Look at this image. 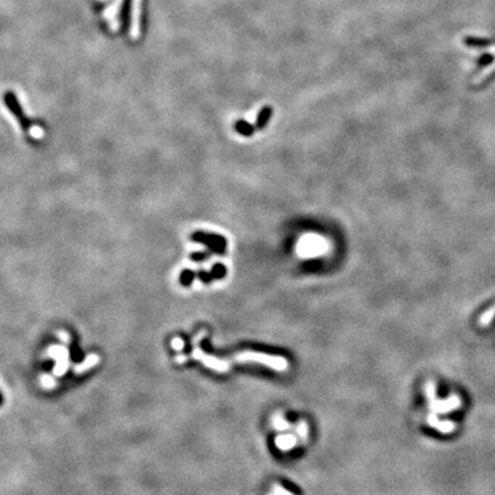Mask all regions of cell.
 I'll return each instance as SVG.
<instances>
[{"label":"cell","instance_id":"12","mask_svg":"<svg viewBox=\"0 0 495 495\" xmlns=\"http://www.w3.org/2000/svg\"><path fill=\"white\" fill-rule=\"evenodd\" d=\"M425 395H427V399L429 402L435 401L436 399V385L433 381H428L425 384Z\"/></svg>","mask_w":495,"mask_h":495},{"label":"cell","instance_id":"1","mask_svg":"<svg viewBox=\"0 0 495 495\" xmlns=\"http://www.w3.org/2000/svg\"><path fill=\"white\" fill-rule=\"evenodd\" d=\"M238 362H257L260 365H266L268 368L274 369L277 371H285L289 369V362L282 358V356H275V355H267L263 352H241L235 358Z\"/></svg>","mask_w":495,"mask_h":495},{"label":"cell","instance_id":"14","mask_svg":"<svg viewBox=\"0 0 495 495\" xmlns=\"http://www.w3.org/2000/svg\"><path fill=\"white\" fill-rule=\"evenodd\" d=\"M273 494L274 495H295L293 493H290L288 490H285L281 487L279 484H273Z\"/></svg>","mask_w":495,"mask_h":495},{"label":"cell","instance_id":"10","mask_svg":"<svg viewBox=\"0 0 495 495\" xmlns=\"http://www.w3.org/2000/svg\"><path fill=\"white\" fill-rule=\"evenodd\" d=\"M273 427L277 431H286V429L290 428V424L285 421L281 414H277L273 417Z\"/></svg>","mask_w":495,"mask_h":495},{"label":"cell","instance_id":"16","mask_svg":"<svg viewBox=\"0 0 495 495\" xmlns=\"http://www.w3.org/2000/svg\"><path fill=\"white\" fill-rule=\"evenodd\" d=\"M172 347H174L175 349H182V348H183V342H182L181 339H174Z\"/></svg>","mask_w":495,"mask_h":495},{"label":"cell","instance_id":"2","mask_svg":"<svg viewBox=\"0 0 495 495\" xmlns=\"http://www.w3.org/2000/svg\"><path fill=\"white\" fill-rule=\"evenodd\" d=\"M461 406V399L458 395H450L447 399L444 401H435L429 402V408L435 413V414H447L451 413Z\"/></svg>","mask_w":495,"mask_h":495},{"label":"cell","instance_id":"4","mask_svg":"<svg viewBox=\"0 0 495 495\" xmlns=\"http://www.w3.org/2000/svg\"><path fill=\"white\" fill-rule=\"evenodd\" d=\"M427 422H428L429 427H433V428H436V431H439L440 433H444V435L453 433L455 431V428H457V424H455V422L440 421V420L436 417V414H429L428 417H427Z\"/></svg>","mask_w":495,"mask_h":495},{"label":"cell","instance_id":"13","mask_svg":"<svg viewBox=\"0 0 495 495\" xmlns=\"http://www.w3.org/2000/svg\"><path fill=\"white\" fill-rule=\"evenodd\" d=\"M270 114H271V109H270V107H266V109H263V112H261L260 117H259V127H263V125H266V123H267L268 117H270Z\"/></svg>","mask_w":495,"mask_h":495},{"label":"cell","instance_id":"6","mask_svg":"<svg viewBox=\"0 0 495 495\" xmlns=\"http://www.w3.org/2000/svg\"><path fill=\"white\" fill-rule=\"evenodd\" d=\"M195 240H200V241H208V245H211V248H214L216 250H221L224 248V240H221L219 237H212V235H202V234H197L195 235Z\"/></svg>","mask_w":495,"mask_h":495},{"label":"cell","instance_id":"11","mask_svg":"<svg viewBox=\"0 0 495 495\" xmlns=\"http://www.w3.org/2000/svg\"><path fill=\"white\" fill-rule=\"evenodd\" d=\"M465 43H466V46H470V47H483V46H489L490 40L479 39V37H466Z\"/></svg>","mask_w":495,"mask_h":495},{"label":"cell","instance_id":"8","mask_svg":"<svg viewBox=\"0 0 495 495\" xmlns=\"http://www.w3.org/2000/svg\"><path fill=\"white\" fill-rule=\"evenodd\" d=\"M495 318V304L494 306H491V307L486 311V312H483L482 315H480V319H479V325L482 326V328H486V326H489L490 323L493 322V319Z\"/></svg>","mask_w":495,"mask_h":495},{"label":"cell","instance_id":"3","mask_svg":"<svg viewBox=\"0 0 495 495\" xmlns=\"http://www.w3.org/2000/svg\"><path fill=\"white\" fill-rule=\"evenodd\" d=\"M193 356H194L195 359L202 361V363H204L205 366L214 369L216 371H227L228 370L227 362L220 361V359H217V358H215V356H211V355L202 354V351H201L200 348H195Z\"/></svg>","mask_w":495,"mask_h":495},{"label":"cell","instance_id":"15","mask_svg":"<svg viewBox=\"0 0 495 495\" xmlns=\"http://www.w3.org/2000/svg\"><path fill=\"white\" fill-rule=\"evenodd\" d=\"M41 384H43V387H46V388H53L54 385H55V382H54V380L51 378V377H43L41 378Z\"/></svg>","mask_w":495,"mask_h":495},{"label":"cell","instance_id":"9","mask_svg":"<svg viewBox=\"0 0 495 495\" xmlns=\"http://www.w3.org/2000/svg\"><path fill=\"white\" fill-rule=\"evenodd\" d=\"M296 432H297V436L300 437V440L303 443H306L308 440V433H309V431H308V424L306 421H303L301 420L297 425H296Z\"/></svg>","mask_w":495,"mask_h":495},{"label":"cell","instance_id":"5","mask_svg":"<svg viewBox=\"0 0 495 495\" xmlns=\"http://www.w3.org/2000/svg\"><path fill=\"white\" fill-rule=\"evenodd\" d=\"M275 444H277V447L279 448V450H282V451H289V450H292L293 447H296V444H297V437H296L295 435H289V433H286V435H279L277 439H275Z\"/></svg>","mask_w":495,"mask_h":495},{"label":"cell","instance_id":"7","mask_svg":"<svg viewBox=\"0 0 495 495\" xmlns=\"http://www.w3.org/2000/svg\"><path fill=\"white\" fill-rule=\"evenodd\" d=\"M98 361H99V358H98L96 355H90L87 359L83 362L81 365H79V366H76V368H74V373H76V374H81V373H84L86 370H88V369H91L93 366H95Z\"/></svg>","mask_w":495,"mask_h":495}]
</instances>
